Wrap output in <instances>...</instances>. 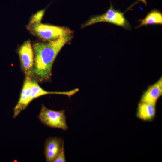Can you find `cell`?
I'll list each match as a JSON object with an SVG mask.
<instances>
[{
	"mask_svg": "<svg viewBox=\"0 0 162 162\" xmlns=\"http://www.w3.org/2000/svg\"><path fill=\"white\" fill-rule=\"evenodd\" d=\"M72 34L54 40L37 42L33 45L34 62L32 75L40 81L50 79L53 62L63 46L72 39Z\"/></svg>",
	"mask_w": 162,
	"mask_h": 162,
	"instance_id": "cell-1",
	"label": "cell"
},
{
	"mask_svg": "<svg viewBox=\"0 0 162 162\" xmlns=\"http://www.w3.org/2000/svg\"><path fill=\"white\" fill-rule=\"evenodd\" d=\"M27 28L32 34L46 41L55 40L73 33V31L66 27L40 23L28 26Z\"/></svg>",
	"mask_w": 162,
	"mask_h": 162,
	"instance_id": "cell-2",
	"label": "cell"
},
{
	"mask_svg": "<svg viewBox=\"0 0 162 162\" xmlns=\"http://www.w3.org/2000/svg\"><path fill=\"white\" fill-rule=\"evenodd\" d=\"M102 22L114 24L127 29L129 30L131 28L130 25L124 16V13L114 9L111 4L110 8L105 13L90 18L82 25V28Z\"/></svg>",
	"mask_w": 162,
	"mask_h": 162,
	"instance_id": "cell-3",
	"label": "cell"
},
{
	"mask_svg": "<svg viewBox=\"0 0 162 162\" xmlns=\"http://www.w3.org/2000/svg\"><path fill=\"white\" fill-rule=\"evenodd\" d=\"M40 120L51 128L66 130L68 128L66 120L65 111H55L49 109L42 104L39 115Z\"/></svg>",
	"mask_w": 162,
	"mask_h": 162,
	"instance_id": "cell-4",
	"label": "cell"
},
{
	"mask_svg": "<svg viewBox=\"0 0 162 162\" xmlns=\"http://www.w3.org/2000/svg\"><path fill=\"white\" fill-rule=\"evenodd\" d=\"M18 53L22 68L26 76L32 75L34 62V53L30 41H25L19 48Z\"/></svg>",
	"mask_w": 162,
	"mask_h": 162,
	"instance_id": "cell-5",
	"label": "cell"
},
{
	"mask_svg": "<svg viewBox=\"0 0 162 162\" xmlns=\"http://www.w3.org/2000/svg\"><path fill=\"white\" fill-rule=\"evenodd\" d=\"M32 80L30 76H26L19 100L13 109L14 118L16 117L24 110L32 101L31 99Z\"/></svg>",
	"mask_w": 162,
	"mask_h": 162,
	"instance_id": "cell-6",
	"label": "cell"
},
{
	"mask_svg": "<svg viewBox=\"0 0 162 162\" xmlns=\"http://www.w3.org/2000/svg\"><path fill=\"white\" fill-rule=\"evenodd\" d=\"M64 142L60 138L57 137H50L46 140L44 153L47 162H53Z\"/></svg>",
	"mask_w": 162,
	"mask_h": 162,
	"instance_id": "cell-7",
	"label": "cell"
},
{
	"mask_svg": "<svg viewBox=\"0 0 162 162\" xmlns=\"http://www.w3.org/2000/svg\"><path fill=\"white\" fill-rule=\"evenodd\" d=\"M162 93V79L151 86L142 95L141 102L155 105L158 99Z\"/></svg>",
	"mask_w": 162,
	"mask_h": 162,
	"instance_id": "cell-8",
	"label": "cell"
},
{
	"mask_svg": "<svg viewBox=\"0 0 162 162\" xmlns=\"http://www.w3.org/2000/svg\"><path fill=\"white\" fill-rule=\"evenodd\" d=\"M79 90V89L76 88L67 92H49L44 90L39 86L36 81L32 80V83L31 99L32 100L39 97L49 94H63L70 97L76 94Z\"/></svg>",
	"mask_w": 162,
	"mask_h": 162,
	"instance_id": "cell-9",
	"label": "cell"
},
{
	"mask_svg": "<svg viewBox=\"0 0 162 162\" xmlns=\"http://www.w3.org/2000/svg\"><path fill=\"white\" fill-rule=\"evenodd\" d=\"M140 23L136 28H139L148 25L162 24V14L157 9H153L148 13L143 19L139 20Z\"/></svg>",
	"mask_w": 162,
	"mask_h": 162,
	"instance_id": "cell-10",
	"label": "cell"
},
{
	"mask_svg": "<svg viewBox=\"0 0 162 162\" xmlns=\"http://www.w3.org/2000/svg\"><path fill=\"white\" fill-rule=\"evenodd\" d=\"M155 112V105L141 102L138 105L137 115L141 119L149 120L153 118Z\"/></svg>",
	"mask_w": 162,
	"mask_h": 162,
	"instance_id": "cell-11",
	"label": "cell"
},
{
	"mask_svg": "<svg viewBox=\"0 0 162 162\" xmlns=\"http://www.w3.org/2000/svg\"><path fill=\"white\" fill-rule=\"evenodd\" d=\"M45 9L40 10L33 15L28 26L40 23L45 12Z\"/></svg>",
	"mask_w": 162,
	"mask_h": 162,
	"instance_id": "cell-12",
	"label": "cell"
},
{
	"mask_svg": "<svg viewBox=\"0 0 162 162\" xmlns=\"http://www.w3.org/2000/svg\"><path fill=\"white\" fill-rule=\"evenodd\" d=\"M64 154V142H63L61 149L53 162H66Z\"/></svg>",
	"mask_w": 162,
	"mask_h": 162,
	"instance_id": "cell-13",
	"label": "cell"
},
{
	"mask_svg": "<svg viewBox=\"0 0 162 162\" xmlns=\"http://www.w3.org/2000/svg\"><path fill=\"white\" fill-rule=\"evenodd\" d=\"M139 1L142 2L145 5H147V2L146 0H138Z\"/></svg>",
	"mask_w": 162,
	"mask_h": 162,
	"instance_id": "cell-14",
	"label": "cell"
}]
</instances>
